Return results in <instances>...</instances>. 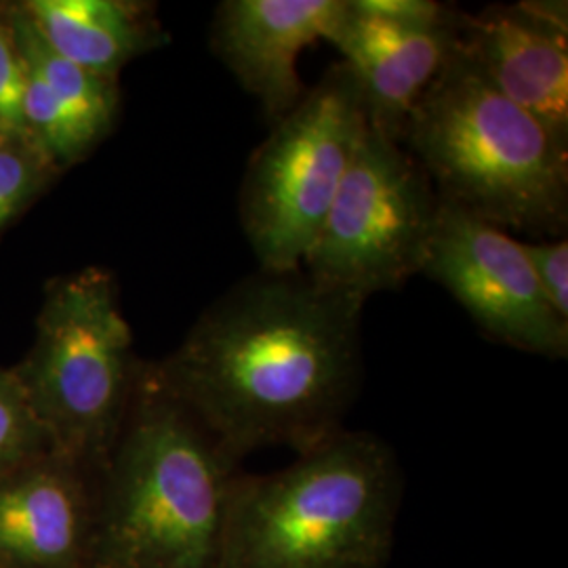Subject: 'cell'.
Segmentation results:
<instances>
[{"instance_id": "cell-2", "label": "cell", "mask_w": 568, "mask_h": 568, "mask_svg": "<svg viewBox=\"0 0 568 568\" xmlns=\"http://www.w3.org/2000/svg\"><path fill=\"white\" fill-rule=\"evenodd\" d=\"M236 462L140 366L119 436L98 474L93 568H217Z\"/></svg>"}, {"instance_id": "cell-14", "label": "cell", "mask_w": 568, "mask_h": 568, "mask_svg": "<svg viewBox=\"0 0 568 568\" xmlns=\"http://www.w3.org/2000/svg\"><path fill=\"white\" fill-rule=\"evenodd\" d=\"M9 23L13 28L21 55L41 74L42 81L65 103L93 133L103 138L119 110L116 79L100 77L55 53L39 34L34 23L21 7L11 9Z\"/></svg>"}, {"instance_id": "cell-11", "label": "cell", "mask_w": 568, "mask_h": 568, "mask_svg": "<svg viewBox=\"0 0 568 568\" xmlns=\"http://www.w3.org/2000/svg\"><path fill=\"white\" fill-rule=\"evenodd\" d=\"M98 469L49 450L0 476V567L93 568Z\"/></svg>"}, {"instance_id": "cell-18", "label": "cell", "mask_w": 568, "mask_h": 568, "mask_svg": "<svg viewBox=\"0 0 568 568\" xmlns=\"http://www.w3.org/2000/svg\"><path fill=\"white\" fill-rule=\"evenodd\" d=\"M523 248L549 305L560 318L568 321L567 239L562 236L539 243H523Z\"/></svg>"}, {"instance_id": "cell-16", "label": "cell", "mask_w": 568, "mask_h": 568, "mask_svg": "<svg viewBox=\"0 0 568 568\" xmlns=\"http://www.w3.org/2000/svg\"><path fill=\"white\" fill-rule=\"evenodd\" d=\"M49 164L30 138H0V230L39 194Z\"/></svg>"}, {"instance_id": "cell-1", "label": "cell", "mask_w": 568, "mask_h": 568, "mask_svg": "<svg viewBox=\"0 0 568 568\" xmlns=\"http://www.w3.org/2000/svg\"><path fill=\"white\" fill-rule=\"evenodd\" d=\"M365 300L312 283L304 270L234 284L156 365L166 389L243 462L295 453L344 429L363 382Z\"/></svg>"}, {"instance_id": "cell-10", "label": "cell", "mask_w": 568, "mask_h": 568, "mask_svg": "<svg viewBox=\"0 0 568 568\" xmlns=\"http://www.w3.org/2000/svg\"><path fill=\"white\" fill-rule=\"evenodd\" d=\"M455 21L457 9L448 7L427 18H389L347 0L326 42L361 84L373 131L403 142L410 114L457 51Z\"/></svg>"}, {"instance_id": "cell-19", "label": "cell", "mask_w": 568, "mask_h": 568, "mask_svg": "<svg viewBox=\"0 0 568 568\" xmlns=\"http://www.w3.org/2000/svg\"><path fill=\"white\" fill-rule=\"evenodd\" d=\"M0 568H4V567H0Z\"/></svg>"}, {"instance_id": "cell-6", "label": "cell", "mask_w": 568, "mask_h": 568, "mask_svg": "<svg viewBox=\"0 0 568 568\" xmlns=\"http://www.w3.org/2000/svg\"><path fill=\"white\" fill-rule=\"evenodd\" d=\"M365 98L344 61L331 65L253 152L241 222L260 270H300L365 138Z\"/></svg>"}, {"instance_id": "cell-5", "label": "cell", "mask_w": 568, "mask_h": 568, "mask_svg": "<svg viewBox=\"0 0 568 568\" xmlns=\"http://www.w3.org/2000/svg\"><path fill=\"white\" fill-rule=\"evenodd\" d=\"M13 371L53 448L100 471L140 373L112 276L89 267L53 284L34 345Z\"/></svg>"}, {"instance_id": "cell-13", "label": "cell", "mask_w": 568, "mask_h": 568, "mask_svg": "<svg viewBox=\"0 0 568 568\" xmlns=\"http://www.w3.org/2000/svg\"><path fill=\"white\" fill-rule=\"evenodd\" d=\"M47 44L84 70L116 79L126 61L159 47L150 11L124 0H30L21 4Z\"/></svg>"}, {"instance_id": "cell-12", "label": "cell", "mask_w": 568, "mask_h": 568, "mask_svg": "<svg viewBox=\"0 0 568 568\" xmlns=\"http://www.w3.org/2000/svg\"><path fill=\"white\" fill-rule=\"evenodd\" d=\"M347 0H225L211 28L217 58L267 119L281 121L305 95L297 72L302 51L328 41Z\"/></svg>"}, {"instance_id": "cell-17", "label": "cell", "mask_w": 568, "mask_h": 568, "mask_svg": "<svg viewBox=\"0 0 568 568\" xmlns=\"http://www.w3.org/2000/svg\"><path fill=\"white\" fill-rule=\"evenodd\" d=\"M26 60L9 20H0V138H30L23 116Z\"/></svg>"}, {"instance_id": "cell-7", "label": "cell", "mask_w": 568, "mask_h": 568, "mask_svg": "<svg viewBox=\"0 0 568 568\" xmlns=\"http://www.w3.org/2000/svg\"><path fill=\"white\" fill-rule=\"evenodd\" d=\"M440 201L426 171L366 126L302 270L312 283L368 300L422 274Z\"/></svg>"}, {"instance_id": "cell-15", "label": "cell", "mask_w": 568, "mask_h": 568, "mask_svg": "<svg viewBox=\"0 0 568 568\" xmlns=\"http://www.w3.org/2000/svg\"><path fill=\"white\" fill-rule=\"evenodd\" d=\"M49 450L55 448L18 373L0 368V476Z\"/></svg>"}, {"instance_id": "cell-4", "label": "cell", "mask_w": 568, "mask_h": 568, "mask_svg": "<svg viewBox=\"0 0 568 568\" xmlns=\"http://www.w3.org/2000/svg\"><path fill=\"white\" fill-rule=\"evenodd\" d=\"M403 145L440 203L501 230L562 239L568 148L457 51L406 124Z\"/></svg>"}, {"instance_id": "cell-8", "label": "cell", "mask_w": 568, "mask_h": 568, "mask_svg": "<svg viewBox=\"0 0 568 568\" xmlns=\"http://www.w3.org/2000/svg\"><path fill=\"white\" fill-rule=\"evenodd\" d=\"M422 274L445 286L490 339L567 358L568 321L549 305L523 243L506 230L440 203Z\"/></svg>"}, {"instance_id": "cell-9", "label": "cell", "mask_w": 568, "mask_h": 568, "mask_svg": "<svg viewBox=\"0 0 568 568\" xmlns=\"http://www.w3.org/2000/svg\"><path fill=\"white\" fill-rule=\"evenodd\" d=\"M457 53L568 148V4L525 0L457 11Z\"/></svg>"}, {"instance_id": "cell-3", "label": "cell", "mask_w": 568, "mask_h": 568, "mask_svg": "<svg viewBox=\"0 0 568 568\" xmlns=\"http://www.w3.org/2000/svg\"><path fill=\"white\" fill-rule=\"evenodd\" d=\"M400 499L394 450L339 429L283 469L234 474L217 568H382Z\"/></svg>"}]
</instances>
